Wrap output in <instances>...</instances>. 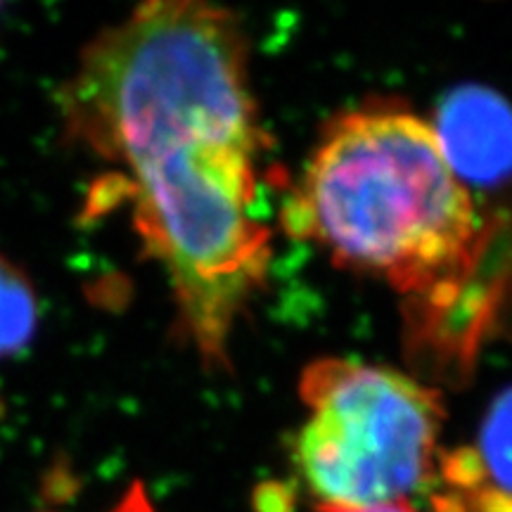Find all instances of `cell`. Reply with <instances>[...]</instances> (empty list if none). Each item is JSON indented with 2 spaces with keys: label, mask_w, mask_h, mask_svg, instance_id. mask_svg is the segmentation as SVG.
Segmentation results:
<instances>
[{
  "label": "cell",
  "mask_w": 512,
  "mask_h": 512,
  "mask_svg": "<svg viewBox=\"0 0 512 512\" xmlns=\"http://www.w3.org/2000/svg\"><path fill=\"white\" fill-rule=\"evenodd\" d=\"M110 512H155V508H152V501L147 498L143 486L133 484L131 491L124 494V498Z\"/></svg>",
  "instance_id": "obj_7"
},
{
  "label": "cell",
  "mask_w": 512,
  "mask_h": 512,
  "mask_svg": "<svg viewBox=\"0 0 512 512\" xmlns=\"http://www.w3.org/2000/svg\"><path fill=\"white\" fill-rule=\"evenodd\" d=\"M432 128L465 185H491L512 174V107L498 93L456 88L439 102Z\"/></svg>",
  "instance_id": "obj_4"
},
{
  "label": "cell",
  "mask_w": 512,
  "mask_h": 512,
  "mask_svg": "<svg viewBox=\"0 0 512 512\" xmlns=\"http://www.w3.org/2000/svg\"><path fill=\"white\" fill-rule=\"evenodd\" d=\"M38 302L27 275L0 256V358L27 347L36 332Z\"/></svg>",
  "instance_id": "obj_5"
},
{
  "label": "cell",
  "mask_w": 512,
  "mask_h": 512,
  "mask_svg": "<svg viewBox=\"0 0 512 512\" xmlns=\"http://www.w3.org/2000/svg\"><path fill=\"white\" fill-rule=\"evenodd\" d=\"M475 456L486 484L512 496V389L491 403L479 430Z\"/></svg>",
  "instance_id": "obj_6"
},
{
  "label": "cell",
  "mask_w": 512,
  "mask_h": 512,
  "mask_svg": "<svg viewBox=\"0 0 512 512\" xmlns=\"http://www.w3.org/2000/svg\"><path fill=\"white\" fill-rule=\"evenodd\" d=\"M306 422L294 463L318 505L411 501L439 467L437 392L387 366L320 358L302 375Z\"/></svg>",
  "instance_id": "obj_3"
},
{
  "label": "cell",
  "mask_w": 512,
  "mask_h": 512,
  "mask_svg": "<svg viewBox=\"0 0 512 512\" xmlns=\"http://www.w3.org/2000/svg\"><path fill=\"white\" fill-rule=\"evenodd\" d=\"M62 100L69 131L128 171L136 226L190 342L209 368L226 366L273 252L240 19L192 0L140 5L86 48Z\"/></svg>",
  "instance_id": "obj_1"
},
{
  "label": "cell",
  "mask_w": 512,
  "mask_h": 512,
  "mask_svg": "<svg viewBox=\"0 0 512 512\" xmlns=\"http://www.w3.org/2000/svg\"><path fill=\"white\" fill-rule=\"evenodd\" d=\"M285 226L403 297L451 304L484 226L430 121L373 105L332 121L285 207Z\"/></svg>",
  "instance_id": "obj_2"
},
{
  "label": "cell",
  "mask_w": 512,
  "mask_h": 512,
  "mask_svg": "<svg viewBox=\"0 0 512 512\" xmlns=\"http://www.w3.org/2000/svg\"><path fill=\"white\" fill-rule=\"evenodd\" d=\"M318 512H420L413 501H396L382 505H366V508H342V505H318Z\"/></svg>",
  "instance_id": "obj_8"
}]
</instances>
